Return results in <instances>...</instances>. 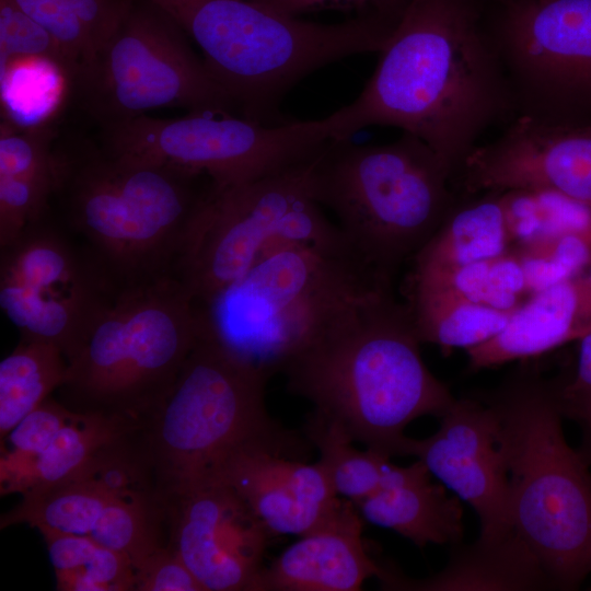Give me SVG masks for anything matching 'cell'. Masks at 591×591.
I'll return each mask as SVG.
<instances>
[{
  "label": "cell",
  "mask_w": 591,
  "mask_h": 591,
  "mask_svg": "<svg viewBox=\"0 0 591 591\" xmlns=\"http://www.w3.org/2000/svg\"><path fill=\"white\" fill-rule=\"evenodd\" d=\"M420 344L407 305L383 285L339 311L282 373L290 392L354 442L404 456L405 428L442 417L455 401L424 362Z\"/></svg>",
  "instance_id": "2"
},
{
  "label": "cell",
  "mask_w": 591,
  "mask_h": 591,
  "mask_svg": "<svg viewBox=\"0 0 591 591\" xmlns=\"http://www.w3.org/2000/svg\"><path fill=\"white\" fill-rule=\"evenodd\" d=\"M511 248L572 232H591V204L546 189L499 192Z\"/></svg>",
  "instance_id": "31"
},
{
  "label": "cell",
  "mask_w": 591,
  "mask_h": 591,
  "mask_svg": "<svg viewBox=\"0 0 591 591\" xmlns=\"http://www.w3.org/2000/svg\"><path fill=\"white\" fill-rule=\"evenodd\" d=\"M407 305L421 343L443 350L468 349L499 334L515 311L473 302L457 292L428 286H408Z\"/></svg>",
  "instance_id": "25"
},
{
  "label": "cell",
  "mask_w": 591,
  "mask_h": 591,
  "mask_svg": "<svg viewBox=\"0 0 591 591\" xmlns=\"http://www.w3.org/2000/svg\"><path fill=\"white\" fill-rule=\"evenodd\" d=\"M582 459L591 464V429H583L581 448L578 450Z\"/></svg>",
  "instance_id": "40"
},
{
  "label": "cell",
  "mask_w": 591,
  "mask_h": 591,
  "mask_svg": "<svg viewBox=\"0 0 591 591\" xmlns=\"http://www.w3.org/2000/svg\"><path fill=\"white\" fill-rule=\"evenodd\" d=\"M329 115L266 125L232 113L146 115L101 127L107 150L205 174L220 187L243 184L315 159L334 139Z\"/></svg>",
  "instance_id": "12"
},
{
  "label": "cell",
  "mask_w": 591,
  "mask_h": 591,
  "mask_svg": "<svg viewBox=\"0 0 591 591\" xmlns=\"http://www.w3.org/2000/svg\"><path fill=\"white\" fill-rule=\"evenodd\" d=\"M268 380L201 332L173 387L138 430L164 499L202 484L244 443L303 449L296 432L269 416Z\"/></svg>",
  "instance_id": "9"
},
{
  "label": "cell",
  "mask_w": 591,
  "mask_h": 591,
  "mask_svg": "<svg viewBox=\"0 0 591 591\" xmlns=\"http://www.w3.org/2000/svg\"><path fill=\"white\" fill-rule=\"evenodd\" d=\"M67 370L59 347L21 337L0 362V441L63 384Z\"/></svg>",
  "instance_id": "29"
},
{
  "label": "cell",
  "mask_w": 591,
  "mask_h": 591,
  "mask_svg": "<svg viewBox=\"0 0 591 591\" xmlns=\"http://www.w3.org/2000/svg\"><path fill=\"white\" fill-rule=\"evenodd\" d=\"M383 589L410 591H528L554 589L536 556L513 530L456 547L440 572L410 579L384 567Z\"/></svg>",
  "instance_id": "22"
},
{
  "label": "cell",
  "mask_w": 591,
  "mask_h": 591,
  "mask_svg": "<svg viewBox=\"0 0 591 591\" xmlns=\"http://www.w3.org/2000/svg\"><path fill=\"white\" fill-rule=\"evenodd\" d=\"M436 433L407 439L404 456H416L431 475L466 501L480 522V537L512 530L509 479L498 445L497 418L480 397L454 401Z\"/></svg>",
  "instance_id": "17"
},
{
  "label": "cell",
  "mask_w": 591,
  "mask_h": 591,
  "mask_svg": "<svg viewBox=\"0 0 591 591\" xmlns=\"http://www.w3.org/2000/svg\"><path fill=\"white\" fill-rule=\"evenodd\" d=\"M591 331V265L531 294L507 326L466 349L473 371L526 360L581 339Z\"/></svg>",
  "instance_id": "20"
},
{
  "label": "cell",
  "mask_w": 591,
  "mask_h": 591,
  "mask_svg": "<svg viewBox=\"0 0 591 591\" xmlns=\"http://www.w3.org/2000/svg\"><path fill=\"white\" fill-rule=\"evenodd\" d=\"M120 288L50 210L0 247V306L21 337L51 343L68 360Z\"/></svg>",
  "instance_id": "13"
},
{
  "label": "cell",
  "mask_w": 591,
  "mask_h": 591,
  "mask_svg": "<svg viewBox=\"0 0 591 591\" xmlns=\"http://www.w3.org/2000/svg\"><path fill=\"white\" fill-rule=\"evenodd\" d=\"M467 195L546 189L591 204V123L522 112L456 172Z\"/></svg>",
  "instance_id": "15"
},
{
  "label": "cell",
  "mask_w": 591,
  "mask_h": 591,
  "mask_svg": "<svg viewBox=\"0 0 591 591\" xmlns=\"http://www.w3.org/2000/svg\"><path fill=\"white\" fill-rule=\"evenodd\" d=\"M515 103L560 119L591 105V0H520L496 40Z\"/></svg>",
  "instance_id": "14"
},
{
  "label": "cell",
  "mask_w": 591,
  "mask_h": 591,
  "mask_svg": "<svg viewBox=\"0 0 591 591\" xmlns=\"http://www.w3.org/2000/svg\"><path fill=\"white\" fill-rule=\"evenodd\" d=\"M578 341L576 372L569 380L557 378V397L564 417L591 429V331Z\"/></svg>",
  "instance_id": "39"
},
{
  "label": "cell",
  "mask_w": 591,
  "mask_h": 591,
  "mask_svg": "<svg viewBox=\"0 0 591 591\" xmlns=\"http://www.w3.org/2000/svg\"><path fill=\"white\" fill-rule=\"evenodd\" d=\"M473 196V195H472ZM454 205L413 257L412 273H440L500 256L511 250L499 192Z\"/></svg>",
  "instance_id": "24"
},
{
  "label": "cell",
  "mask_w": 591,
  "mask_h": 591,
  "mask_svg": "<svg viewBox=\"0 0 591 591\" xmlns=\"http://www.w3.org/2000/svg\"><path fill=\"white\" fill-rule=\"evenodd\" d=\"M40 534L59 591L135 590V568L125 555L88 536L53 532Z\"/></svg>",
  "instance_id": "30"
},
{
  "label": "cell",
  "mask_w": 591,
  "mask_h": 591,
  "mask_svg": "<svg viewBox=\"0 0 591 591\" xmlns=\"http://www.w3.org/2000/svg\"><path fill=\"white\" fill-rule=\"evenodd\" d=\"M515 99L468 0H412L359 96L332 115L335 140L373 125L426 142L453 175Z\"/></svg>",
  "instance_id": "1"
},
{
  "label": "cell",
  "mask_w": 591,
  "mask_h": 591,
  "mask_svg": "<svg viewBox=\"0 0 591 591\" xmlns=\"http://www.w3.org/2000/svg\"><path fill=\"white\" fill-rule=\"evenodd\" d=\"M213 187L205 174L89 140L55 144L53 213L120 290L179 278Z\"/></svg>",
  "instance_id": "3"
},
{
  "label": "cell",
  "mask_w": 591,
  "mask_h": 591,
  "mask_svg": "<svg viewBox=\"0 0 591 591\" xmlns=\"http://www.w3.org/2000/svg\"><path fill=\"white\" fill-rule=\"evenodd\" d=\"M417 460L409 466L390 462L376 491L356 505L363 519L393 530L418 547L460 543L463 509L441 483Z\"/></svg>",
  "instance_id": "21"
},
{
  "label": "cell",
  "mask_w": 591,
  "mask_h": 591,
  "mask_svg": "<svg viewBox=\"0 0 591 591\" xmlns=\"http://www.w3.org/2000/svg\"><path fill=\"white\" fill-rule=\"evenodd\" d=\"M139 426L116 416L78 412L32 465L0 487L1 496L24 495L71 479L104 447Z\"/></svg>",
  "instance_id": "26"
},
{
  "label": "cell",
  "mask_w": 591,
  "mask_h": 591,
  "mask_svg": "<svg viewBox=\"0 0 591 591\" xmlns=\"http://www.w3.org/2000/svg\"><path fill=\"white\" fill-rule=\"evenodd\" d=\"M72 85L100 127L166 106L234 111L185 32L151 0H132L113 35Z\"/></svg>",
  "instance_id": "11"
},
{
  "label": "cell",
  "mask_w": 591,
  "mask_h": 591,
  "mask_svg": "<svg viewBox=\"0 0 591 591\" xmlns=\"http://www.w3.org/2000/svg\"><path fill=\"white\" fill-rule=\"evenodd\" d=\"M120 494L83 476L26 493L2 514L0 528L27 524L40 533L90 536L107 505Z\"/></svg>",
  "instance_id": "28"
},
{
  "label": "cell",
  "mask_w": 591,
  "mask_h": 591,
  "mask_svg": "<svg viewBox=\"0 0 591 591\" xmlns=\"http://www.w3.org/2000/svg\"><path fill=\"white\" fill-rule=\"evenodd\" d=\"M299 452L279 443L251 441L232 450L204 483L229 485L271 536H302L324 522L341 497L322 464L299 460Z\"/></svg>",
  "instance_id": "18"
},
{
  "label": "cell",
  "mask_w": 591,
  "mask_h": 591,
  "mask_svg": "<svg viewBox=\"0 0 591 591\" xmlns=\"http://www.w3.org/2000/svg\"><path fill=\"white\" fill-rule=\"evenodd\" d=\"M356 505L341 498L320 525L260 570L255 591H358L381 577L383 566L367 553Z\"/></svg>",
  "instance_id": "19"
},
{
  "label": "cell",
  "mask_w": 591,
  "mask_h": 591,
  "mask_svg": "<svg viewBox=\"0 0 591 591\" xmlns=\"http://www.w3.org/2000/svg\"><path fill=\"white\" fill-rule=\"evenodd\" d=\"M305 434L318 450V462L339 497L357 505L379 489L391 457L356 449L337 425L315 413L306 421Z\"/></svg>",
  "instance_id": "32"
},
{
  "label": "cell",
  "mask_w": 591,
  "mask_h": 591,
  "mask_svg": "<svg viewBox=\"0 0 591 591\" xmlns=\"http://www.w3.org/2000/svg\"><path fill=\"white\" fill-rule=\"evenodd\" d=\"M283 15L299 18L320 11H337L394 31L412 0H250Z\"/></svg>",
  "instance_id": "37"
},
{
  "label": "cell",
  "mask_w": 591,
  "mask_h": 591,
  "mask_svg": "<svg viewBox=\"0 0 591 591\" xmlns=\"http://www.w3.org/2000/svg\"><path fill=\"white\" fill-rule=\"evenodd\" d=\"M151 1L197 44L234 109L266 125L289 120L280 104L308 74L351 55L380 53L393 33L358 19L308 22L250 0Z\"/></svg>",
  "instance_id": "5"
},
{
  "label": "cell",
  "mask_w": 591,
  "mask_h": 591,
  "mask_svg": "<svg viewBox=\"0 0 591 591\" xmlns=\"http://www.w3.org/2000/svg\"><path fill=\"white\" fill-rule=\"evenodd\" d=\"M316 158L243 184H215L198 239L179 274L197 305L283 244L354 253L314 198L312 170Z\"/></svg>",
  "instance_id": "10"
},
{
  "label": "cell",
  "mask_w": 591,
  "mask_h": 591,
  "mask_svg": "<svg viewBox=\"0 0 591 591\" xmlns=\"http://www.w3.org/2000/svg\"><path fill=\"white\" fill-rule=\"evenodd\" d=\"M383 285L393 283L354 253L283 244L197 305L201 332L270 378L282 372L339 311Z\"/></svg>",
  "instance_id": "7"
},
{
  "label": "cell",
  "mask_w": 591,
  "mask_h": 591,
  "mask_svg": "<svg viewBox=\"0 0 591 591\" xmlns=\"http://www.w3.org/2000/svg\"><path fill=\"white\" fill-rule=\"evenodd\" d=\"M137 591H205L177 553L165 545L135 568Z\"/></svg>",
  "instance_id": "38"
},
{
  "label": "cell",
  "mask_w": 591,
  "mask_h": 591,
  "mask_svg": "<svg viewBox=\"0 0 591 591\" xmlns=\"http://www.w3.org/2000/svg\"><path fill=\"white\" fill-rule=\"evenodd\" d=\"M165 502L169 546L205 591H255L271 534L234 489L210 480Z\"/></svg>",
  "instance_id": "16"
},
{
  "label": "cell",
  "mask_w": 591,
  "mask_h": 591,
  "mask_svg": "<svg viewBox=\"0 0 591 591\" xmlns=\"http://www.w3.org/2000/svg\"><path fill=\"white\" fill-rule=\"evenodd\" d=\"M480 398L497 418L512 530L554 589L577 588L591 571V473L565 439L557 378L521 367Z\"/></svg>",
  "instance_id": "4"
},
{
  "label": "cell",
  "mask_w": 591,
  "mask_h": 591,
  "mask_svg": "<svg viewBox=\"0 0 591 591\" xmlns=\"http://www.w3.org/2000/svg\"><path fill=\"white\" fill-rule=\"evenodd\" d=\"M27 60L53 63L73 81L74 68L55 37L13 0H0V71Z\"/></svg>",
  "instance_id": "36"
},
{
  "label": "cell",
  "mask_w": 591,
  "mask_h": 591,
  "mask_svg": "<svg viewBox=\"0 0 591 591\" xmlns=\"http://www.w3.org/2000/svg\"><path fill=\"white\" fill-rule=\"evenodd\" d=\"M452 178L426 142L403 132L384 144L333 139L314 162L312 188L351 251L393 283L456 204Z\"/></svg>",
  "instance_id": "6"
},
{
  "label": "cell",
  "mask_w": 591,
  "mask_h": 591,
  "mask_svg": "<svg viewBox=\"0 0 591 591\" xmlns=\"http://www.w3.org/2000/svg\"><path fill=\"white\" fill-rule=\"evenodd\" d=\"M408 286L441 287L502 311H515L530 293L522 265L513 251L440 273H410Z\"/></svg>",
  "instance_id": "33"
},
{
  "label": "cell",
  "mask_w": 591,
  "mask_h": 591,
  "mask_svg": "<svg viewBox=\"0 0 591 591\" xmlns=\"http://www.w3.org/2000/svg\"><path fill=\"white\" fill-rule=\"evenodd\" d=\"M13 1L55 37L74 68V78L109 39L132 2V0Z\"/></svg>",
  "instance_id": "27"
},
{
  "label": "cell",
  "mask_w": 591,
  "mask_h": 591,
  "mask_svg": "<svg viewBox=\"0 0 591 591\" xmlns=\"http://www.w3.org/2000/svg\"><path fill=\"white\" fill-rule=\"evenodd\" d=\"M531 294L572 277L591 265V232H572L511 248Z\"/></svg>",
  "instance_id": "34"
},
{
  "label": "cell",
  "mask_w": 591,
  "mask_h": 591,
  "mask_svg": "<svg viewBox=\"0 0 591 591\" xmlns=\"http://www.w3.org/2000/svg\"><path fill=\"white\" fill-rule=\"evenodd\" d=\"M53 131L40 124L0 126V247L51 210L55 188Z\"/></svg>",
  "instance_id": "23"
},
{
  "label": "cell",
  "mask_w": 591,
  "mask_h": 591,
  "mask_svg": "<svg viewBox=\"0 0 591 591\" xmlns=\"http://www.w3.org/2000/svg\"><path fill=\"white\" fill-rule=\"evenodd\" d=\"M77 413L49 397L25 416L1 440L0 487L32 465Z\"/></svg>",
  "instance_id": "35"
},
{
  "label": "cell",
  "mask_w": 591,
  "mask_h": 591,
  "mask_svg": "<svg viewBox=\"0 0 591 591\" xmlns=\"http://www.w3.org/2000/svg\"><path fill=\"white\" fill-rule=\"evenodd\" d=\"M201 334L177 277L123 289L67 360L65 405L141 425L173 387Z\"/></svg>",
  "instance_id": "8"
}]
</instances>
